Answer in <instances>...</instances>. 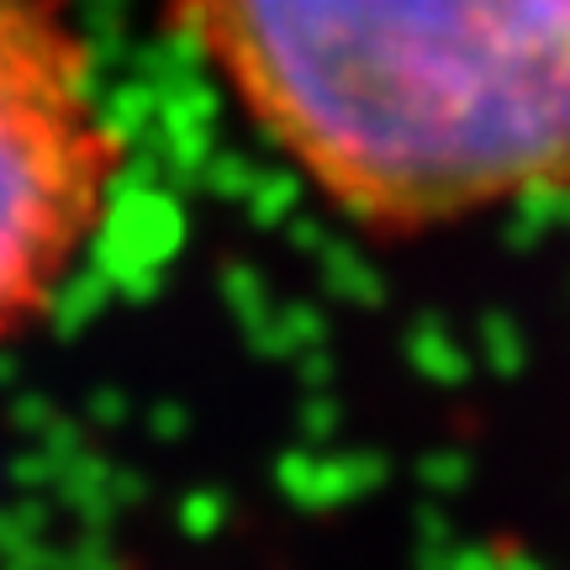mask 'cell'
<instances>
[{"label": "cell", "instance_id": "1", "mask_svg": "<svg viewBox=\"0 0 570 570\" xmlns=\"http://www.w3.org/2000/svg\"><path fill=\"white\" fill-rule=\"evenodd\" d=\"M244 117L365 227L570 196V0H180Z\"/></svg>", "mask_w": 570, "mask_h": 570}, {"label": "cell", "instance_id": "2", "mask_svg": "<svg viewBox=\"0 0 570 570\" xmlns=\"http://www.w3.org/2000/svg\"><path fill=\"white\" fill-rule=\"evenodd\" d=\"M122 180V138L59 0H0V344L53 306Z\"/></svg>", "mask_w": 570, "mask_h": 570}]
</instances>
